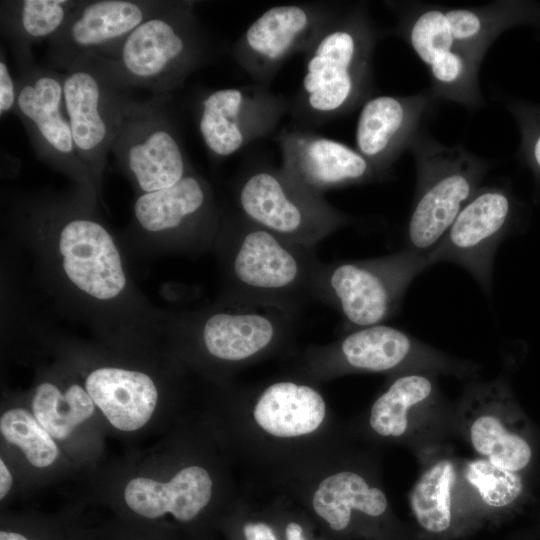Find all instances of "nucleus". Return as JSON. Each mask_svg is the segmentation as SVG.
I'll list each match as a JSON object with an SVG mask.
<instances>
[{
    "label": "nucleus",
    "mask_w": 540,
    "mask_h": 540,
    "mask_svg": "<svg viewBox=\"0 0 540 540\" xmlns=\"http://www.w3.org/2000/svg\"><path fill=\"white\" fill-rule=\"evenodd\" d=\"M194 8V1H166L110 55L86 59L119 90L144 88L166 100L206 58Z\"/></svg>",
    "instance_id": "nucleus-1"
},
{
    "label": "nucleus",
    "mask_w": 540,
    "mask_h": 540,
    "mask_svg": "<svg viewBox=\"0 0 540 540\" xmlns=\"http://www.w3.org/2000/svg\"><path fill=\"white\" fill-rule=\"evenodd\" d=\"M377 30L365 4L340 9L305 52L297 117L323 121L370 98Z\"/></svg>",
    "instance_id": "nucleus-2"
},
{
    "label": "nucleus",
    "mask_w": 540,
    "mask_h": 540,
    "mask_svg": "<svg viewBox=\"0 0 540 540\" xmlns=\"http://www.w3.org/2000/svg\"><path fill=\"white\" fill-rule=\"evenodd\" d=\"M416 191L405 231L406 247L427 255L481 187L492 164L461 145L447 146L425 128L411 143Z\"/></svg>",
    "instance_id": "nucleus-3"
},
{
    "label": "nucleus",
    "mask_w": 540,
    "mask_h": 540,
    "mask_svg": "<svg viewBox=\"0 0 540 540\" xmlns=\"http://www.w3.org/2000/svg\"><path fill=\"white\" fill-rule=\"evenodd\" d=\"M230 274L242 301L293 311L314 297L321 262L313 248L287 240L242 217Z\"/></svg>",
    "instance_id": "nucleus-4"
},
{
    "label": "nucleus",
    "mask_w": 540,
    "mask_h": 540,
    "mask_svg": "<svg viewBox=\"0 0 540 540\" xmlns=\"http://www.w3.org/2000/svg\"><path fill=\"white\" fill-rule=\"evenodd\" d=\"M429 266L427 255L408 249L367 260L321 263L314 297L338 310L348 327L382 324L397 313L411 281Z\"/></svg>",
    "instance_id": "nucleus-5"
},
{
    "label": "nucleus",
    "mask_w": 540,
    "mask_h": 540,
    "mask_svg": "<svg viewBox=\"0 0 540 540\" xmlns=\"http://www.w3.org/2000/svg\"><path fill=\"white\" fill-rule=\"evenodd\" d=\"M236 197L243 218L313 249L352 220L282 167L251 171L241 180Z\"/></svg>",
    "instance_id": "nucleus-6"
},
{
    "label": "nucleus",
    "mask_w": 540,
    "mask_h": 540,
    "mask_svg": "<svg viewBox=\"0 0 540 540\" xmlns=\"http://www.w3.org/2000/svg\"><path fill=\"white\" fill-rule=\"evenodd\" d=\"M165 99H126L111 152L143 193L168 188L190 167L177 132L164 111Z\"/></svg>",
    "instance_id": "nucleus-7"
},
{
    "label": "nucleus",
    "mask_w": 540,
    "mask_h": 540,
    "mask_svg": "<svg viewBox=\"0 0 540 540\" xmlns=\"http://www.w3.org/2000/svg\"><path fill=\"white\" fill-rule=\"evenodd\" d=\"M398 14L394 34L419 57L441 50H462L484 58L499 34L514 21L513 4L448 7L421 2H391Z\"/></svg>",
    "instance_id": "nucleus-8"
},
{
    "label": "nucleus",
    "mask_w": 540,
    "mask_h": 540,
    "mask_svg": "<svg viewBox=\"0 0 540 540\" xmlns=\"http://www.w3.org/2000/svg\"><path fill=\"white\" fill-rule=\"evenodd\" d=\"M339 11L319 3L271 7L249 25L232 55L255 83L268 86L283 63L305 53Z\"/></svg>",
    "instance_id": "nucleus-9"
},
{
    "label": "nucleus",
    "mask_w": 540,
    "mask_h": 540,
    "mask_svg": "<svg viewBox=\"0 0 540 540\" xmlns=\"http://www.w3.org/2000/svg\"><path fill=\"white\" fill-rule=\"evenodd\" d=\"M63 96L77 155L98 178L120 127L127 97L90 59L63 71Z\"/></svg>",
    "instance_id": "nucleus-10"
},
{
    "label": "nucleus",
    "mask_w": 540,
    "mask_h": 540,
    "mask_svg": "<svg viewBox=\"0 0 540 540\" xmlns=\"http://www.w3.org/2000/svg\"><path fill=\"white\" fill-rule=\"evenodd\" d=\"M288 109V102L265 85L218 89L199 99L197 127L210 155L221 159L268 136Z\"/></svg>",
    "instance_id": "nucleus-11"
},
{
    "label": "nucleus",
    "mask_w": 540,
    "mask_h": 540,
    "mask_svg": "<svg viewBox=\"0 0 540 540\" xmlns=\"http://www.w3.org/2000/svg\"><path fill=\"white\" fill-rule=\"evenodd\" d=\"M512 213L511 196L503 187H480L427 254L429 265L455 263L467 270L489 295L495 252L508 230Z\"/></svg>",
    "instance_id": "nucleus-12"
},
{
    "label": "nucleus",
    "mask_w": 540,
    "mask_h": 540,
    "mask_svg": "<svg viewBox=\"0 0 540 540\" xmlns=\"http://www.w3.org/2000/svg\"><path fill=\"white\" fill-rule=\"evenodd\" d=\"M14 113L37 156L52 166L88 179L90 171L77 155L64 107L63 73L36 63L19 70Z\"/></svg>",
    "instance_id": "nucleus-13"
},
{
    "label": "nucleus",
    "mask_w": 540,
    "mask_h": 540,
    "mask_svg": "<svg viewBox=\"0 0 540 540\" xmlns=\"http://www.w3.org/2000/svg\"><path fill=\"white\" fill-rule=\"evenodd\" d=\"M165 3L163 0H83L63 30L48 41L50 62L65 71L83 59L110 55Z\"/></svg>",
    "instance_id": "nucleus-14"
},
{
    "label": "nucleus",
    "mask_w": 540,
    "mask_h": 540,
    "mask_svg": "<svg viewBox=\"0 0 540 540\" xmlns=\"http://www.w3.org/2000/svg\"><path fill=\"white\" fill-rule=\"evenodd\" d=\"M437 99L429 89L408 96L367 99L355 132L356 150L385 178L431 117Z\"/></svg>",
    "instance_id": "nucleus-15"
},
{
    "label": "nucleus",
    "mask_w": 540,
    "mask_h": 540,
    "mask_svg": "<svg viewBox=\"0 0 540 540\" xmlns=\"http://www.w3.org/2000/svg\"><path fill=\"white\" fill-rule=\"evenodd\" d=\"M282 168L309 190L325 191L384 180L356 148L303 130H283L278 136Z\"/></svg>",
    "instance_id": "nucleus-16"
},
{
    "label": "nucleus",
    "mask_w": 540,
    "mask_h": 540,
    "mask_svg": "<svg viewBox=\"0 0 540 540\" xmlns=\"http://www.w3.org/2000/svg\"><path fill=\"white\" fill-rule=\"evenodd\" d=\"M59 250L67 277L83 292L107 300L124 289L119 252L99 222L84 217L67 219L59 235Z\"/></svg>",
    "instance_id": "nucleus-17"
},
{
    "label": "nucleus",
    "mask_w": 540,
    "mask_h": 540,
    "mask_svg": "<svg viewBox=\"0 0 540 540\" xmlns=\"http://www.w3.org/2000/svg\"><path fill=\"white\" fill-rule=\"evenodd\" d=\"M292 325L293 311L242 301L234 310L210 315L202 327V340L213 357L239 362L270 347Z\"/></svg>",
    "instance_id": "nucleus-18"
},
{
    "label": "nucleus",
    "mask_w": 540,
    "mask_h": 540,
    "mask_svg": "<svg viewBox=\"0 0 540 540\" xmlns=\"http://www.w3.org/2000/svg\"><path fill=\"white\" fill-rule=\"evenodd\" d=\"M212 480L199 466L186 467L169 482L137 477L130 480L124 490L127 507L138 517L148 520L170 514L179 522L194 520L209 503Z\"/></svg>",
    "instance_id": "nucleus-19"
},
{
    "label": "nucleus",
    "mask_w": 540,
    "mask_h": 540,
    "mask_svg": "<svg viewBox=\"0 0 540 540\" xmlns=\"http://www.w3.org/2000/svg\"><path fill=\"white\" fill-rule=\"evenodd\" d=\"M85 389L107 420L122 431H135L151 418L158 399L153 380L145 373L103 367L91 372Z\"/></svg>",
    "instance_id": "nucleus-20"
},
{
    "label": "nucleus",
    "mask_w": 540,
    "mask_h": 540,
    "mask_svg": "<svg viewBox=\"0 0 540 540\" xmlns=\"http://www.w3.org/2000/svg\"><path fill=\"white\" fill-rule=\"evenodd\" d=\"M83 0H2L1 32L9 41L18 71L33 64V44L59 34Z\"/></svg>",
    "instance_id": "nucleus-21"
},
{
    "label": "nucleus",
    "mask_w": 540,
    "mask_h": 540,
    "mask_svg": "<svg viewBox=\"0 0 540 540\" xmlns=\"http://www.w3.org/2000/svg\"><path fill=\"white\" fill-rule=\"evenodd\" d=\"M211 196L205 181L193 172L174 185L141 194L134 204L137 223L159 233L195 225L212 215Z\"/></svg>",
    "instance_id": "nucleus-22"
},
{
    "label": "nucleus",
    "mask_w": 540,
    "mask_h": 540,
    "mask_svg": "<svg viewBox=\"0 0 540 540\" xmlns=\"http://www.w3.org/2000/svg\"><path fill=\"white\" fill-rule=\"evenodd\" d=\"M325 402L314 388L290 381L271 384L259 397L254 418L277 437H296L316 430L325 417Z\"/></svg>",
    "instance_id": "nucleus-23"
},
{
    "label": "nucleus",
    "mask_w": 540,
    "mask_h": 540,
    "mask_svg": "<svg viewBox=\"0 0 540 540\" xmlns=\"http://www.w3.org/2000/svg\"><path fill=\"white\" fill-rule=\"evenodd\" d=\"M341 359L351 368L386 372L418 360H435L430 351L407 333L384 324L347 334L338 345Z\"/></svg>",
    "instance_id": "nucleus-24"
},
{
    "label": "nucleus",
    "mask_w": 540,
    "mask_h": 540,
    "mask_svg": "<svg viewBox=\"0 0 540 540\" xmlns=\"http://www.w3.org/2000/svg\"><path fill=\"white\" fill-rule=\"evenodd\" d=\"M387 505V498L380 489L370 487L363 477L351 471L325 478L313 497L315 512L336 531L348 526L353 509L379 516Z\"/></svg>",
    "instance_id": "nucleus-25"
},
{
    "label": "nucleus",
    "mask_w": 540,
    "mask_h": 540,
    "mask_svg": "<svg viewBox=\"0 0 540 540\" xmlns=\"http://www.w3.org/2000/svg\"><path fill=\"white\" fill-rule=\"evenodd\" d=\"M33 415L55 439L68 438L74 429L92 416L95 404L78 384L70 385L64 393L52 383L38 385L32 400Z\"/></svg>",
    "instance_id": "nucleus-26"
},
{
    "label": "nucleus",
    "mask_w": 540,
    "mask_h": 540,
    "mask_svg": "<svg viewBox=\"0 0 540 540\" xmlns=\"http://www.w3.org/2000/svg\"><path fill=\"white\" fill-rule=\"evenodd\" d=\"M430 378L422 374H408L397 378L374 402L371 408L370 425L384 437H399L408 426V411L433 393Z\"/></svg>",
    "instance_id": "nucleus-27"
},
{
    "label": "nucleus",
    "mask_w": 540,
    "mask_h": 540,
    "mask_svg": "<svg viewBox=\"0 0 540 540\" xmlns=\"http://www.w3.org/2000/svg\"><path fill=\"white\" fill-rule=\"evenodd\" d=\"M455 480L454 465L443 459L426 470L410 495L412 512L425 530L439 533L451 523V490Z\"/></svg>",
    "instance_id": "nucleus-28"
},
{
    "label": "nucleus",
    "mask_w": 540,
    "mask_h": 540,
    "mask_svg": "<svg viewBox=\"0 0 540 540\" xmlns=\"http://www.w3.org/2000/svg\"><path fill=\"white\" fill-rule=\"evenodd\" d=\"M469 432L476 452L494 465L519 472L532 460L533 452L528 440L505 427L493 415L478 416L472 422Z\"/></svg>",
    "instance_id": "nucleus-29"
},
{
    "label": "nucleus",
    "mask_w": 540,
    "mask_h": 540,
    "mask_svg": "<svg viewBox=\"0 0 540 540\" xmlns=\"http://www.w3.org/2000/svg\"><path fill=\"white\" fill-rule=\"evenodd\" d=\"M0 431L4 439L19 447L28 462L35 467H48L58 456L53 437L34 415L23 408H13L3 413Z\"/></svg>",
    "instance_id": "nucleus-30"
},
{
    "label": "nucleus",
    "mask_w": 540,
    "mask_h": 540,
    "mask_svg": "<svg viewBox=\"0 0 540 540\" xmlns=\"http://www.w3.org/2000/svg\"><path fill=\"white\" fill-rule=\"evenodd\" d=\"M465 477L482 501L492 507L508 506L523 493V482L518 472L494 465L485 458L469 462Z\"/></svg>",
    "instance_id": "nucleus-31"
},
{
    "label": "nucleus",
    "mask_w": 540,
    "mask_h": 540,
    "mask_svg": "<svg viewBox=\"0 0 540 540\" xmlns=\"http://www.w3.org/2000/svg\"><path fill=\"white\" fill-rule=\"evenodd\" d=\"M17 102V82L9 71L5 52L1 47L0 53V115L1 117L13 112Z\"/></svg>",
    "instance_id": "nucleus-32"
},
{
    "label": "nucleus",
    "mask_w": 540,
    "mask_h": 540,
    "mask_svg": "<svg viewBox=\"0 0 540 540\" xmlns=\"http://www.w3.org/2000/svg\"><path fill=\"white\" fill-rule=\"evenodd\" d=\"M243 532L246 540H277L272 528L262 522L247 523Z\"/></svg>",
    "instance_id": "nucleus-33"
},
{
    "label": "nucleus",
    "mask_w": 540,
    "mask_h": 540,
    "mask_svg": "<svg viewBox=\"0 0 540 540\" xmlns=\"http://www.w3.org/2000/svg\"><path fill=\"white\" fill-rule=\"evenodd\" d=\"M12 485V476L4 461L0 460V499L9 492Z\"/></svg>",
    "instance_id": "nucleus-34"
},
{
    "label": "nucleus",
    "mask_w": 540,
    "mask_h": 540,
    "mask_svg": "<svg viewBox=\"0 0 540 540\" xmlns=\"http://www.w3.org/2000/svg\"><path fill=\"white\" fill-rule=\"evenodd\" d=\"M530 150L534 166L540 171V131L535 133Z\"/></svg>",
    "instance_id": "nucleus-35"
},
{
    "label": "nucleus",
    "mask_w": 540,
    "mask_h": 540,
    "mask_svg": "<svg viewBox=\"0 0 540 540\" xmlns=\"http://www.w3.org/2000/svg\"><path fill=\"white\" fill-rule=\"evenodd\" d=\"M285 533L287 540H305L303 537V529L296 522L289 523L286 526Z\"/></svg>",
    "instance_id": "nucleus-36"
}]
</instances>
